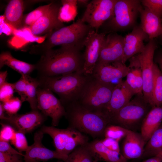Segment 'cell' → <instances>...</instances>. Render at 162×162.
Returning a JSON list of instances; mask_svg holds the SVG:
<instances>
[{
	"mask_svg": "<svg viewBox=\"0 0 162 162\" xmlns=\"http://www.w3.org/2000/svg\"><path fill=\"white\" fill-rule=\"evenodd\" d=\"M81 50L66 45L47 51L35 64L38 76H56L83 71L84 60Z\"/></svg>",
	"mask_w": 162,
	"mask_h": 162,
	"instance_id": "1",
	"label": "cell"
},
{
	"mask_svg": "<svg viewBox=\"0 0 162 162\" xmlns=\"http://www.w3.org/2000/svg\"><path fill=\"white\" fill-rule=\"evenodd\" d=\"M93 29L81 19H79L72 24L64 26L48 34L44 41L32 46L30 53L41 56L58 46H72L82 49L88 34Z\"/></svg>",
	"mask_w": 162,
	"mask_h": 162,
	"instance_id": "2",
	"label": "cell"
},
{
	"mask_svg": "<svg viewBox=\"0 0 162 162\" xmlns=\"http://www.w3.org/2000/svg\"><path fill=\"white\" fill-rule=\"evenodd\" d=\"M91 76L80 71L56 76H38L37 78L40 86L48 88L58 95L65 108L77 101Z\"/></svg>",
	"mask_w": 162,
	"mask_h": 162,
	"instance_id": "3",
	"label": "cell"
},
{
	"mask_svg": "<svg viewBox=\"0 0 162 162\" xmlns=\"http://www.w3.org/2000/svg\"><path fill=\"white\" fill-rule=\"evenodd\" d=\"M65 108V116L68 120L69 127L92 137L104 134L107 125L110 122L103 113L89 110L76 101L69 104Z\"/></svg>",
	"mask_w": 162,
	"mask_h": 162,
	"instance_id": "4",
	"label": "cell"
},
{
	"mask_svg": "<svg viewBox=\"0 0 162 162\" xmlns=\"http://www.w3.org/2000/svg\"><path fill=\"white\" fill-rule=\"evenodd\" d=\"M140 0H116L112 14L102 26L103 32L116 33L132 29L142 8Z\"/></svg>",
	"mask_w": 162,
	"mask_h": 162,
	"instance_id": "5",
	"label": "cell"
},
{
	"mask_svg": "<svg viewBox=\"0 0 162 162\" xmlns=\"http://www.w3.org/2000/svg\"><path fill=\"white\" fill-rule=\"evenodd\" d=\"M115 85L100 81L92 76L77 101L87 109L101 112L107 104Z\"/></svg>",
	"mask_w": 162,
	"mask_h": 162,
	"instance_id": "6",
	"label": "cell"
},
{
	"mask_svg": "<svg viewBox=\"0 0 162 162\" xmlns=\"http://www.w3.org/2000/svg\"><path fill=\"white\" fill-rule=\"evenodd\" d=\"M40 130L51 137L56 151L61 154L68 156L77 147L88 143L87 136L72 127L61 129L52 126H44Z\"/></svg>",
	"mask_w": 162,
	"mask_h": 162,
	"instance_id": "7",
	"label": "cell"
},
{
	"mask_svg": "<svg viewBox=\"0 0 162 162\" xmlns=\"http://www.w3.org/2000/svg\"><path fill=\"white\" fill-rule=\"evenodd\" d=\"M157 47L154 39L149 40L141 53L132 57L140 68L142 76L143 99L152 106L153 81V61L155 51Z\"/></svg>",
	"mask_w": 162,
	"mask_h": 162,
	"instance_id": "8",
	"label": "cell"
},
{
	"mask_svg": "<svg viewBox=\"0 0 162 162\" xmlns=\"http://www.w3.org/2000/svg\"><path fill=\"white\" fill-rule=\"evenodd\" d=\"M116 0H93L89 2L81 20L97 32L112 16Z\"/></svg>",
	"mask_w": 162,
	"mask_h": 162,
	"instance_id": "9",
	"label": "cell"
},
{
	"mask_svg": "<svg viewBox=\"0 0 162 162\" xmlns=\"http://www.w3.org/2000/svg\"><path fill=\"white\" fill-rule=\"evenodd\" d=\"M37 108L46 116L52 119V125L57 126L66 110L60 99L49 89L40 86L37 90Z\"/></svg>",
	"mask_w": 162,
	"mask_h": 162,
	"instance_id": "10",
	"label": "cell"
},
{
	"mask_svg": "<svg viewBox=\"0 0 162 162\" xmlns=\"http://www.w3.org/2000/svg\"><path fill=\"white\" fill-rule=\"evenodd\" d=\"M106 33H98L94 29L88 34L85 40V49L83 54V72L86 75L92 76L98 62L100 51Z\"/></svg>",
	"mask_w": 162,
	"mask_h": 162,
	"instance_id": "11",
	"label": "cell"
},
{
	"mask_svg": "<svg viewBox=\"0 0 162 162\" xmlns=\"http://www.w3.org/2000/svg\"><path fill=\"white\" fill-rule=\"evenodd\" d=\"M46 117L38 110H36L24 114L8 115L2 121L4 122L3 123L12 126L16 131L25 134L42 124Z\"/></svg>",
	"mask_w": 162,
	"mask_h": 162,
	"instance_id": "12",
	"label": "cell"
},
{
	"mask_svg": "<svg viewBox=\"0 0 162 162\" xmlns=\"http://www.w3.org/2000/svg\"><path fill=\"white\" fill-rule=\"evenodd\" d=\"M61 4L53 2L49 10L29 28L33 35L40 36L52 32L64 26L59 19Z\"/></svg>",
	"mask_w": 162,
	"mask_h": 162,
	"instance_id": "13",
	"label": "cell"
},
{
	"mask_svg": "<svg viewBox=\"0 0 162 162\" xmlns=\"http://www.w3.org/2000/svg\"><path fill=\"white\" fill-rule=\"evenodd\" d=\"M44 133L40 130L34 134V142L28 146L24 156V162H39L57 159L64 161L68 156L61 154L55 151L50 150L45 147L42 142Z\"/></svg>",
	"mask_w": 162,
	"mask_h": 162,
	"instance_id": "14",
	"label": "cell"
},
{
	"mask_svg": "<svg viewBox=\"0 0 162 162\" xmlns=\"http://www.w3.org/2000/svg\"><path fill=\"white\" fill-rule=\"evenodd\" d=\"M124 37L116 33H110L106 35L98 63L110 64L122 62L124 55Z\"/></svg>",
	"mask_w": 162,
	"mask_h": 162,
	"instance_id": "15",
	"label": "cell"
},
{
	"mask_svg": "<svg viewBox=\"0 0 162 162\" xmlns=\"http://www.w3.org/2000/svg\"><path fill=\"white\" fill-rule=\"evenodd\" d=\"M134 94L125 81L119 80L114 88L110 101L101 112L110 121L112 116L127 104Z\"/></svg>",
	"mask_w": 162,
	"mask_h": 162,
	"instance_id": "16",
	"label": "cell"
},
{
	"mask_svg": "<svg viewBox=\"0 0 162 162\" xmlns=\"http://www.w3.org/2000/svg\"><path fill=\"white\" fill-rule=\"evenodd\" d=\"M142 102L138 99L130 100L112 116L110 122L113 121L125 125L137 122L144 116L146 111V107Z\"/></svg>",
	"mask_w": 162,
	"mask_h": 162,
	"instance_id": "17",
	"label": "cell"
},
{
	"mask_svg": "<svg viewBox=\"0 0 162 162\" xmlns=\"http://www.w3.org/2000/svg\"><path fill=\"white\" fill-rule=\"evenodd\" d=\"M129 70V67L121 62L110 64L98 63L92 76L102 82L111 83L114 80H122Z\"/></svg>",
	"mask_w": 162,
	"mask_h": 162,
	"instance_id": "18",
	"label": "cell"
},
{
	"mask_svg": "<svg viewBox=\"0 0 162 162\" xmlns=\"http://www.w3.org/2000/svg\"><path fill=\"white\" fill-rule=\"evenodd\" d=\"M148 39V36L140 25H136L132 31L124 37V55L122 62L125 64L127 60L142 52L145 45L144 41Z\"/></svg>",
	"mask_w": 162,
	"mask_h": 162,
	"instance_id": "19",
	"label": "cell"
},
{
	"mask_svg": "<svg viewBox=\"0 0 162 162\" xmlns=\"http://www.w3.org/2000/svg\"><path fill=\"white\" fill-rule=\"evenodd\" d=\"M140 26L148 35L149 40L159 37L162 34L161 19L147 8L144 7L141 10Z\"/></svg>",
	"mask_w": 162,
	"mask_h": 162,
	"instance_id": "20",
	"label": "cell"
},
{
	"mask_svg": "<svg viewBox=\"0 0 162 162\" xmlns=\"http://www.w3.org/2000/svg\"><path fill=\"white\" fill-rule=\"evenodd\" d=\"M123 153L125 159H136L140 157L144 151L146 142L141 135L130 130L124 137Z\"/></svg>",
	"mask_w": 162,
	"mask_h": 162,
	"instance_id": "21",
	"label": "cell"
},
{
	"mask_svg": "<svg viewBox=\"0 0 162 162\" xmlns=\"http://www.w3.org/2000/svg\"><path fill=\"white\" fill-rule=\"evenodd\" d=\"M24 9L23 0L10 1L5 8L4 14V22L15 29L22 28Z\"/></svg>",
	"mask_w": 162,
	"mask_h": 162,
	"instance_id": "22",
	"label": "cell"
},
{
	"mask_svg": "<svg viewBox=\"0 0 162 162\" xmlns=\"http://www.w3.org/2000/svg\"><path fill=\"white\" fill-rule=\"evenodd\" d=\"M162 121V107H153L145 118L141 128V134L145 142L160 127Z\"/></svg>",
	"mask_w": 162,
	"mask_h": 162,
	"instance_id": "23",
	"label": "cell"
},
{
	"mask_svg": "<svg viewBox=\"0 0 162 162\" xmlns=\"http://www.w3.org/2000/svg\"><path fill=\"white\" fill-rule=\"evenodd\" d=\"M7 65L20 74L21 76H29L34 70L35 64H32L14 58L9 51L0 54V69Z\"/></svg>",
	"mask_w": 162,
	"mask_h": 162,
	"instance_id": "24",
	"label": "cell"
},
{
	"mask_svg": "<svg viewBox=\"0 0 162 162\" xmlns=\"http://www.w3.org/2000/svg\"><path fill=\"white\" fill-rule=\"evenodd\" d=\"M87 145L94 156L97 155L107 162H124L125 158L120 153L111 151L106 148L101 140H96Z\"/></svg>",
	"mask_w": 162,
	"mask_h": 162,
	"instance_id": "25",
	"label": "cell"
},
{
	"mask_svg": "<svg viewBox=\"0 0 162 162\" xmlns=\"http://www.w3.org/2000/svg\"><path fill=\"white\" fill-rule=\"evenodd\" d=\"M128 67L129 70L125 81L135 94L140 95L142 93L143 85L141 68L131 58Z\"/></svg>",
	"mask_w": 162,
	"mask_h": 162,
	"instance_id": "26",
	"label": "cell"
},
{
	"mask_svg": "<svg viewBox=\"0 0 162 162\" xmlns=\"http://www.w3.org/2000/svg\"><path fill=\"white\" fill-rule=\"evenodd\" d=\"M153 71L152 106L160 107L162 104V72L157 64L155 63Z\"/></svg>",
	"mask_w": 162,
	"mask_h": 162,
	"instance_id": "27",
	"label": "cell"
},
{
	"mask_svg": "<svg viewBox=\"0 0 162 162\" xmlns=\"http://www.w3.org/2000/svg\"><path fill=\"white\" fill-rule=\"evenodd\" d=\"M59 19L62 22L74 20L77 14V0H62Z\"/></svg>",
	"mask_w": 162,
	"mask_h": 162,
	"instance_id": "28",
	"label": "cell"
},
{
	"mask_svg": "<svg viewBox=\"0 0 162 162\" xmlns=\"http://www.w3.org/2000/svg\"><path fill=\"white\" fill-rule=\"evenodd\" d=\"M87 143L75 148L68 155L64 162H94L93 158L94 155Z\"/></svg>",
	"mask_w": 162,
	"mask_h": 162,
	"instance_id": "29",
	"label": "cell"
},
{
	"mask_svg": "<svg viewBox=\"0 0 162 162\" xmlns=\"http://www.w3.org/2000/svg\"><path fill=\"white\" fill-rule=\"evenodd\" d=\"M26 92L27 101L32 110L37 108V90L39 83L37 78H34L30 75L26 76Z\"/></svg>",
	"mask_w": 162,
	"mask_h": 162,
	"instance_id": "30",
	"label": "cell"
},
{
	"mask_svg": "<svg viewBox=\"0 0 162 162\" xmlns=\"http://www.w3.org/2000/svg\"><path fill=\"white\" fill-rule=\"evenodd\" d=\"M147 142L144 148L146 152L155 156L162 151V127L153 133Z\"/></svg>",
	"mask_w": 162,
	"mask_h": 162,
	"instance_id": "31",
	"label": "cell"
},
{
	"mask_svg": "<svg viewBox=\"0 0 162 162\" xmlns=\"http://www.w3.org/2000/svg\"><path fill=\"white\" fill-rule=\"evenodd\" d=\"M51 4L52 3L40 6L24 16L22 21V28L29 27L34 24L49 10Z\"/></svg>",
	"mask_w": 162,
	"mask_h": 162,
	"instance_id": "32",
	"label": "cell"
},
{
	"mask_svg": "<svg viewBox=\"0 0 162 162\" xmlns=\"http://www.w3.org/2000/svg\"><path fill=\"white\" fill-rule=\"evenodd\" d=\"M130 130L120 126L112 125L107 127L104 132L105 137L116 140L118 142L125 137Z\"/></svg>",
	"mask_w": 162,
	"mask_h": 162,
	"instance_id": "33",
	"label": "cell"
},
{
	"mask_svg": "<svg viewBox=\"0 0 162 162\" xmlns=\"http://www.w3.org/2000/svg\"><path fill=\"white\" fill-rule=\"evenodd\" d=\"M2 103L5 112L8 115L11 116L16 114L21 106L22 102L18 97H14L8 101Z\"/></svg>",
	"mask_w": 162,
	"mask_h": 162,
	"instance_id": "34",
	"label": "cell"
},
{
	"mask_svg": "<svg viewBox=\"0 0 162 162\" xmlns=\"http://www.w3.org/2000/svg\"><path fill=\"white\" fill-rule=\"evenodd\" d=\"M10 142L21 153L26 152L28 146L25 134L16 131L14 137Z\"/></svg>",
	"mask_w": 162,
	"mask_h": 162,
	"instance_id": "35",
	"label": "cell"
},
{
	"mask_svg": "<svg viewBox=\"0 0 162 162\" xmlns=\"http://www.w3.org/2000/svg\"><path fill=\"white\" fill-rule=\"evenodd\" d=\"M143 6L162 18V0H140Z\"/></svg>",
	"mask_w": 162,
	"mask_h": 162,
	"instance_id": "36",
	"label": "cell"
},
{
	"mask_svg": "<svg viewBox=\"0 0 162 162\" xmlns=\"http://www.w3.org/2000/svg\"><path fill=\"white\" fill-rule=\"evenodd\" d=\"M27 76H21L19 80L13 83L15 92L20 96L22 102L27 101V100L26 92Z\"/></svg>",
	"mask_w": 162,
	"mask_h": 162,
	"instance_id": "37",
	"label": "cell"
},
{
	"mask_svg": "<svg viewBox=\"0 0 162 162\" xmlns=\"http://www.w3.org/2000/svg\"><path fill=\"white\" fill-rule=\"evenodd\" d=\"M15 92L13 83L6 81L0 86V101L4 102L14 97Z\"/></svg>",
	"mask_w": 162,
	"mask_h": 162,
	"instance_id": "38",
	"label": "cell"
},
{
	"mask_svg": "<svg viewBox=\"0 0 162 162\" xmlns=\"http://www.w3.org/2000/svg\"><path fill=\"white\" fill-rule=\"evenodd\" d=\"M2 126L0 132V141L9 142L14 137L16 130L11 125L1 123Z\"/></svg>",
	"mask_w": 162,
	"mask_h": 162,
	"instance_id": "39",
	"label": "cell"
},
{
	"mask_svg": "<svg viewBox=\"0 0 162 162\" xmlns=\"http://www.w3.org/2000/svg\"><path fill=\"white\" fill-rule=\"evenodd\" d=\"M103 144L110 150L120 153L118 142L112 138L105 137L101 140Z\"/></svg>",
	"mask_w": 162,
	"mask_h": 162,
	"instance_id": "40",
	"label": "cell"
},
{
	"mask_svg": "<svg viewBox=\"0 0 162 162\" xmlns=\"http://www.w3.org/2000/svg\"><path fill=\"white\" fill-rule=\"evenodd\" d=\"M0 152L10 154H16L24 157V155L14 148L8 142L0 141Z\"/></svg>",
	"mask_w": 162,
	"mask_h": 162,
	"instance_id": "41",
	"label": "cell"
},
{
	"mask_svg": "<svg viewBox=\"0 0 162 162\" xmlns=\"http://www.w3.org/2000/svg\"><path fill=\"white\" fill-rule=\"evenodd\" d=\"M20 156L0 152V162H18L20 159Z\"/></svg>",
	"mask_w": 162,
	"mask_h": 162,
	"instance_id": "42",
	"label": "cell"
},
{
	"mask_svg": "<svg viewBox=\"0 0 162 162\" xmlns=\"http://www.w3.org/2000/svg\"><path fill=\"white\" fill-rule=\"evenodd\" d=\"M155 61L156 64H158L159 67L162 72V52H160L157 55L155 58Z\"/></svg>",
	"mask_w": 162,
	"mask_h": 162,
	"instance_id": "43",
	"label": "cell"
},
{
	"mask_svg": "<svg viewBox=\"0 0 162 162\" xmlns=\"http://www.w3.org/2000/svg\"><path fill=\"white\" fill-rule=\"evenodd\" d=\"M7 71L0 72V86L3 85L6 81V79L8 75Z\"/></svg>",
	"mask_w": 162,
	"mask_h": 162,
	"instance_id": "44",
	"label": "cell"
},
{
	"mask_svg": "<svg viewBox=\"0 0 162 162\" xmlns=\"http://www.w3.org/2000/svg\"><path fill=\"white\" fill-rule=\"evenodd\" d=\"M4 110L3 108L2 103H0V118L2 120L5 119L6 116L4 114Z\"/></svg>",
	"mask_w": 162,
	"mask_h": 162,
	"instance_id": "45",
	"label": "cell"
},
{
	"mask_svg": "<svg viewBox=\"0 0 162 162\" xmlns=\"http://www.w3.org/2000/svg\"><path fill=\"white\" fill-rule=\"evenodd\" d=\"M88 0H77V5L87 7L89 2Z\"/></svg>",
	"mask_w": 162,
	"mask_h": 162,
	"instance_id": "46",
	"label": "cell"
},
{
	"mask_svg": "<svg viewBox=\"0 0 162 162\" xmlns=\"http://www.w3.org/2000/svg\"><path fill=\"white\" fill-rule=\"evenodd\" d=\"M142 162H161L159 159L156 157L151 158L145 160L143 161Z\"/></svg>",
	"mask_w": 162,
	"mask_h": 162,
	"instance_id": "47",
	"label": "cell"
},
{
	"mask_svg": "<svg viewBox=\"0 0 162 162\" xmlns=\"http://www.w3.org/2000/svg\"><path fill=\"white\" fill-rule=\"evenodd\" d=\"M158 158L161 162H162V151L155 156Z\"/></svg>",
	"mask_w": 162,
	"mask_h": 162,
	"instance_id": "48",
	"label": "cell"
},
{
	"mask_svg": "<svg viewBox=\"0 0 162 162\" xmlns=\"http://www.w3.org/2000/svg\"><path fill=\"white\" fill-rule=\"evenodd\" d=\"M159 37L160 38V39L162 40V34H161L159 36Z\"/></svg>",
	"mask_w": 162,
	"mask_h": 162,
	"instance_id": "49",
	"label": "cell"
},
{
	"mask_svg": "<svg viewBox=\"0 0 162 162\" xmlns=\"http://www.w3.org/2000/svg\"><path fill=\"white\" fill-rule=\"evenodd\" d=\"M18 162H22V160L20 159Z\"/></svg>",
	"mask_w": 162,
	"mask_h": 162,
	"instance_id": "50",
	"label": "cell"
},
{
	"mask_svg": "<svg viewBox=\"0 0 162 162\" xmlns=\"http://www.w3.org/2000/svg\"><path fill=\"white\" fill-rule=\"evenodd\" d=\"M161 21L162 22V18L161 19Z\"/></svg>",
	"mask_w": 162,
	"mask_h": 162,
	"instance_id": "51",
	"label": "cell"
},
{
	"mask_svg": "<svg viewBox=\"0 0 162 162\" xmlns=\"http://www.w3.org/2000/svg\"><path fill=\"white\" fill-rule=\"evenodd\" d=\"M63 162L62 161H59V162Z\"/></svg>",
	"mask_w": 162,
	"mask_h": 162,
	"instance_id": "52",
	"label": "cell"
}]
</instances>
